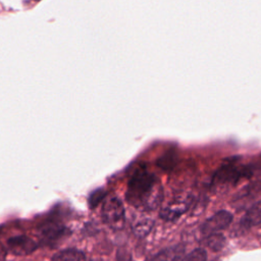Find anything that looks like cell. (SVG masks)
<instances>
[{"instance_id": "obj_2", "label": "cell", "mask_w": 261, "mask_h": 261, "mask_svg": "<svg viewBox=\"0 0 261 261\" xmlns=\"http://www.w3.org/2000/svg\"><path fill=\"white\" fill-rule=\"evenodd\" d=\"M104 221L113 229H121L124 224V209L121 202L115 198L105 201L102 209Z\"/></svg>"}, {"instance_id": "obj_5", "label": "cell", "mask_w": 261, "mask_h": 261, "mask_svg": "<svg viewBox=\"0 0 261 261\" xmlns=\"http://www.w3.org/2000/svg\"><path fill=\"white\" fill-rule=\"evenodd\" d=\"M7 247L15 255H28L36 250L37 244L29 237L17 236L7 241Z\"/></svg>"}, {"instance_id": "obj_9", "label": "cell", "mask_w": 261, "mask_h": 261, "mask_svg": "<svg viewBox=\"0 0 261 261\" xmlns=\"http://www.w3.org/2000/svg\"><path fill=\"white\" fill-rule=\"evenodd\" d=\"M52 261H85V255L81 251L67 249L58 252L52 258Z\"/></svg>"}, {"instance_id": "obj_12", "label": "cell", "mask_w": 261, "mask_h": 261, "mask_svg": "<svg viewBox=\"0 0 261 261\" xmlns=\"http://www.w3.org/2000/svg\"><path fill=\"white\" fill-rule=\"evenodd\" d=\"M62 230H63V228L61 226L56 225V224H50V225L45 226L42 229V233L45 239L54 240V239L58 238L60 234H62Z\"/></svg>"}, {"instance_id": "obj_10", "label": "cell", "mask_w": 261, "mask_h": 261, "mask_svg": "<svg viewBox=\"0 0 261 261\" xmlns=\"http://www.w3.org/2000/svg\"><path fill=\"white\" fill-rule=\"evenodd\" d=\"M207 245L211 250L219 251L224 245V237L217 232L209 234L207 239Z\"/></svg>"}, {"instance_id": "obj_16", "label": "cell", "mask_w": 261, "mask_h": 261, "mask_svg": "<svg viewBox=\"0 0 261 261\" xmlns=\"http://www.w3.org/2000/svg\"><path fill=\"white\" fill-rule=\"evenodd\" d=\"M5 256H6V252H5L4 248L0 245V261H4Z\"/></svg>"}, {"instance_id": "obj_3", "label": "cell", "mask_w": 261, "mask_h": 261, "mask_svg": "<svg viewBox=\"0 0 261 261\" xmlns=\"http://www.w3.org/2000/svg\"><path fill=\"white\" fill-rule=\"evenodd\" d=\"M247 169L243 168L233 162H228L222 165L214 175V182L217 185L234 184L242 176L247 174Z\"/></svg>"}, {"instance_id": "obj_7", "label": "cell", "mask_w": 261, "mask_h": 261, "mask_svg": "<svg viewBox=\"0 0 261 261\" xmlns=\"http://www.w3.org/2000/svg\"><path fill=\"white\" fill-rule=\"evenodd\" d=\"M185 253V247L175 245L159 252L152 261H180Z\"/></svg>"}, {"instance_id": "obj_14", "label": "cell", "mask_w": 261, "mask_h": 261, "mask_svg": "<svg viewBox=\"0 0 261 261\" xmlns=\"http://www.w3.org/2000/svg\"><path fill=\"white\" fill-rule=\"evenodd\" d=\"M174 158L175 157L172 153L166 154L160 159V163H158V164H160L162 166V168H169L174 164Z\"/></svg>"}, {"instance_id": "obj_11", "label": "cell", "mask_w": 261, "mask_h": 261, "mask_svg": "<svg viewBox=\"0 0 261 261\" xmlns=\"http://www.w3.org/2000/svg\"><path fill=\"white\" fill-rule=\"evenodd\" d=\"M152 224H153V222L151 219H141L140 221H138L135 224L134 231L137 236L144 237L145 234H147L150 231Z\"/></svg>"}, {"instance_id": "obj_4", "label": "cell", "mask_w": 261, "mask_h": 261, "mask_svg": "<svg viewBox=\"0 0 261 261\" xmlns=\"http://www.w3.org/2000/svg\"><path fill=\"white\" fill-rule=\"evenodd\" d=\"M232 220V215L225 210L216 212L213 216L208 218L202 225V232L206 236L217 232L220 229L227 227Z\"/></svg>"}, {"instance_id": "obj_6", "label": "cell", "mask_w": 261, "mask_h": 261, "mask_svg": "<svg viewBox=\"0 0 261 261\" xmlns=\"http://www.w3.org/2000/svg\"><path fill=\"white\" fill-rule=\"evenodd\" d=\"M190 203V199H177L163 208L160 215L166 220H174L188 210Z\"/></svg>"}, {"instance_id": "obj_8", "label": "cell", "mask_w": 261, "mask_h": 261, "mask_svg": "<svg viewBox=\"0 0 261 261\" xmlns=\"http://www.w3.org/2000/svg\"><path fill=\"white\" fill-rule=\"evenodd\" d=\"M260 222H261V201L251 206L243 218V223L246 226L257 225Z\"/></svg>"}, {"instance_id": "obj_15", "label": "cell", "mask_w": 261, "mask_h": 261, "mask_svg": "<svg viewBox=\"0 0 261 261\" xmlns=\"http://www.w3.org/2000/svg\"><path fill=\"white\" fill-rule=\"evenodd\" d=\"M127 255V252H120L117 254V260L118 261H125V257ZM127 261H130V260H127Z\"/></svg>"}, {"instance_id": "obj_1", "label": "cell", "mask_w": 261, "mask_h": 261, "mask_svg": "<svg viewBox=\"0 0 261 261\" xmlns=\"http://www.w3.org/2000/svg\"><path fill=\"white\" fill-rule=\"evenodd\" d=\"M126 199L134 206L155 208L161 200V192L156 187L155 176L146 169L137 170L128 182Z\"/></svg>"}, {"instance_id": "obj_13", "label": "cell", "mask_w": 261, "mask_h": 261, "mask_svg": "<svg viewBox=\"0 0 261 261\" xmlns=\"http://www.w3.org/2000/svg\"><path fill=\"white\" fill-rule=\"evenodd\" d=\"M207 254L203 249H196L189 255L184 257L180 261H206Z\"/></svg>"}]
</instances>
